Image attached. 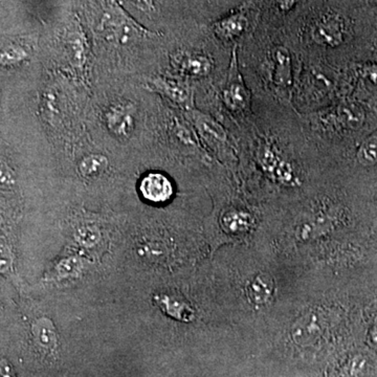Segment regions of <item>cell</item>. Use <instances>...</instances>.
<instances>
[{
    "instance_id": "cell-24",
    "label": "cell",
    "mask_w": 377,
    "mask_h": 377,
    "mask_svg": "<svg viewBox=\"0 0 377 377\" xmlns=\"http://www.w3.org/2000/svg\"><path fill=\"white\" fill-rule=\"evenodd\" d=\"M373 339H374L375 341H377V329H375L374 333H373Z\"/></svg>"
},
{
    "instance_id": "cell-8",
    "label": "cell",
    "mask_w": 377,
    "mask_h": 377,
    "mask_svg": "<svg viewBox=\"0 0 377 377\" xmlns=\"http://www.w3.org/2000/svg\"><path fill=\"white\" fill-rule=\"evenodd\" d=\"M313 40L325 47H337L343 40V27L333 17L321 19L313 29Z\"/></svg>"
},
{
    "instance_id": "cell-11",
    "label": "cell",
    "mask_w": 377,
    "mask_h": 377,
    "mask_svg": "<svg viewBox=\"0 0 377 377\" xmlns=\"http://www.w3.org/2000/svg\"><path fill=\"white\" fill-rule=\"evenodd\" d=\"M187 114L190 116L193 123L196 125L197 129L203 134L208 136L209 139L214 140L217 142L226 141V132L224 128L221 127L217 122H215L208 116L197 112V110L190 109Z\"/></svg>"
},
{
    "instance_id": "cell-19",
    "label": "cell",
    "mask_w": 377,
    "mask_h": 377,
    "mask_svg": "<svg viewBox=\"0 0 377 377\" xmlns=\"http://www.w3.org/2000/svg\"><path fill=\"white\" fill-rule=\"evenodd\" d=\"M357 159L364 166H374L377 164V133L369 136L359 147Z\"/></svg>"
},
{
    "instance_id": "cell-17",
    "label": "cell",
    "mask_w": 377,
    "mask_h": 377,
    "mask_svg": "<svg viewBox=\"0 0 377 377\" xmlns=\"http://www.w3.org/2000/svg\"><path fill=\"white\" fill-rule=\"evenodd\" d=\"M320 331L321 328L317 325V317H305L298 322L294 330V339L300 344H308L319 337Z\"/></svg>"
},
{
    "instance_id": "cell-1",
    "label": "cell",
    "mask_w": 377,
    "mask_h": 377,
    "mask_svg": "<svg viewBox=\"0 0 377 377\" xmlns=\"http://www.w3.org/2000/svg\"><path fill=\"white\" fill-rule=\"evenodd\" d=\"M104 14L100 23V29L109 35L110 38L124 45L133 39L141 37L157 36V33L149 31L136 23L116 0H103Z\"/></svg>"
},
{
    "instance_id": "cell-12",
    "label": "cell",
    "mask_w": 377,
    "mask_h": 377,
    "mask_svg": "<svg viewBox=\"0 0 377 377\" xmlns=\"http://www.w3.org/2000/svg\"><path fill=\"white\" fill-rule=\"evenodd\" d=\"M246 18L242 14H233L215 25V31L220 38L230 40L240 36L246 29Z\"/></svg>"
},
{
    "instance_id": "cell-18",
    "label": "cell",
    "mask_w": 377,
    "mask_h": 377,
    "mask_svg": "<svg viewBox=\"0 0 377 377\" xmlns=\"http://www.w3.org/2000/svg\"><path fill=\"white\" fill-rule=\"evenodd\" d=\"M29 57V51L25 47L12 43L3 47L0 55V62L3 67L17 66L25 62Z\"/></svg>"
},
{
    "instance_id": "cell-3",
    "label": "cell",
    "mask_w": 377,
    "mask_h": 377,
    "mask_svg": "<svg viewBox=\"0 0 377 377\" xmlns=\"http://www.w3.org/2000/svg\"><path fill=\"white\" fill-rule=\"evenodd\" d=\"M140 193L148 203L164 205L174 195V185L167 175L161 172H150L140 183Z\"/></svg>"
},
{
    "instance_id": "cell-4",
    "label": "cell",
    "mask_w": 377,
    "mask_h": 377,
    "mask_svg": "<svg viewBox=\"0 0 377 377\" xmlns=\"http://www.w3.org/2000/svg\"><path fill=\"white\" fill-rule=\"evenodd\" d=\"M222 98L224 104L234 112L246 109L250 103V94L237 67V56L235 51L229 70L228 81L222 92Z\"/></svg>"
},
{
    "instance_id": "cell-5",
    "label": "cell",
    "mask_w": 377,
    "mask_h": 377,
    "mask_svg": "<svg viewBox=\"0 0 377 377\" xmlns=\"http://www.w3.org/2000/svg\"><path fill=\"white\" fill-rule=\"evenodd\" d=\"M171 64L181 74L194 78L207 77L213 70V62L208 56L190 51H179L171 56Z\"/></svg>"
},
{
    "instance_id": "cell-21",
    "label": "cell",
    "mask_w": 377,
    "mask_h": 377,
    "mask_svg": "<svg viewBox=\"0 0 377 377\" xmlns=\"http://www.w3.org/2000/svg\"><path fill=\"white\" fill-rule=\"evenodd\" d=\"M135 3L136 7L145 13H153L155 11L154 0H132Z\"/></svg>"
},
{
    "instance_id": "cell-16",
    "label": "cell",
    "mask_w": 377,
    "mask_h": 377,
    "mask_svg": "<svg viewBox=\"0 0 377 377\" xmlns=\"http://www.w3.org/2000/svg\"><path fill=\"white\" fill-rule=\"evenodd\" d=\"M33 333L37 345L45 350H54L57 345L56 333L51 321L41 319L33 325Z\"/></svg>"
},
{
    "instance_id": "cell-6",
    "label": "cell",
    "mask_w": 377,
    "mask_h": 377,
    "mask_svg": "<svg viewBox=\"0 0 377 377\" xmlns=\"http://www.w3.org/2000/svg\"><path fill=\"white\" fill-rule=\"evenodd\" d=\"M152 90L161 92L164 96L183 107L191 108L193 94L190 86L179 79L157 77L150 81Z\"/></svg>"
},
{
    "instance_id": "cell-9",
    "label": "cell",
    "mask_w": 377,
    "mask_h": 377,
    "mask_svg": "<svg viewBox=\"0 0 377 377\" xmlns=\"http://www.w3.org/2000/svg\"><path fill=\"white\" fill-rule=\"evenodd\" d=\"M66 47L74 65L84 66L88 61V44L84 31L79 23H76L67 33Z\"/></svg>"
},
{
    "instance_id": "cell-13",
    "label": "cell",
    "mask_w": 377,
    "mask_h": 377,
    "mask_svg": "<svg viewBox=\"0 0 377 377\" xmlns=\"http://www.w3.org/2000/svg\"><path fill=\"white\" fill-rule=\"evenodd\" d=\"M108 168V159L102 154H90L79 163V173L84 179H96L105 173Z\"/></svg>"
},
{
    "instance_id": "cell-10",
    "label": "cell",
    "mask_w": 377,
    "mask_h": 377,
    "mask_svg": "<svg viewBox=\"0 0 377 377\" xmlns=\"http://www.w3.org/2000/svg\"><path fill=\"white\" fill-rule=\"evenodd\" d=\"M274 82L282 88L291 84V61L285 47H277L274 51Z\"/></svg>"
},
{
    "instance_id": "cell-7",
    "label": "cell",
    "mask_w": 377,
    "mask_h": 377,
    "mask_svg": "<svg viewBox=\"0 0 377 377\" xmlns=\"http://www.w3.org/2000/svg\"><path fill=\"white\" fill-rule=\"evenodd\" d=\"M260 161L263 167L268 170L270 174L274 175L276 179L282 183H293L294 173L290 166L278 155L275 150H272L270 146H264L260 153Z\"/></svg>"
},
{
    "instance_id": "cell-15",
    "label": "cell",
    "mask_w": 377,
    "mask_h": 377,
    "mask_svg": "<svg viewBox=\"0 0 377 377\" xmlns=\"http://www.w3.org/2000/svg\"><path fill=\"white\" fill-rule=\"evenodd\" d=\"M157 303L163 308L164 311L169 313L171 317H177L183 321H190L193 317V309L181 300L171 296L163 295L157 297Z\"/></svg>"
},
{
    "instance_id": "cell-2",
    "label": "cell",
    "mask_w": 377,
    "mask_h": 377,
    "mask_svg": "<svg viewBox=\"0 0 377 377\" xmlns=\"http://www.w3.org/2000/svg\"><path fill=\"white\" fill-rule=\"evenodd\" d=\"M135 112L132 103H114L104 114L106 127L118 139H129L135 128Z\"/></svg>"
},
{
    "instance_id": "cell-14",
    "label": "cell",
    "mask_w": 377,
    "mask_h": 377,
    "mask_svg": "<svg viewBox=\"0 0 377 377\" xmlns=\"http://www.w3.org/2000/svg\"><path fill=\"white\" fill-rule=\"evenodd\" d=\"M274 284L270 276L260 274L248 286V296L250 301L263 304L272 297Z\"/></svg>"
},
{
    "instance_id": "cell-20",
    "label": "cell",
    "mask_w": 377,
    "mask_h": 377,
    "mask_svg": "<svg viewBox=\"0 0 377 377\" xmlns=\"http://www.w3.org/2000/svg\"><path fill=\"white\" fill-rule=\"evenodd\" d=\"M226 224L230 226L232 230H242L246 228L248 224V216L244 212H230L226 217Z\"/></svg>"
},
{
    "instance_id": "cell-22",
    "label": "cell",
    "mask_w": 377,
    "mask_h": 377,
    "mask_svg": "<svg viewBox=\"0 0 377 377\" xmlns=\"http://www.w3.org/2000/svg\"><path fill=\"white\" fill-rule=\"evenodd\" d=\"M363 74L367 79L377 84V64L366 65L363 70Z\"/></svg>"
},
{
    "instance_id": "cell-23",
    "label": "cell",
    "mask_w": 377,
    "mask_h": 377,
    "mask_svg": "<svg viewBox=\"0 0 377 377\" xmlns=\"http://www.w3.org/2000/svg\"><path fill=\"white\" fill-rule=\"evenodd\" d=\"M295 0H281L282 8H289L293 5Z\"/></svg>"
}]
</instances>
